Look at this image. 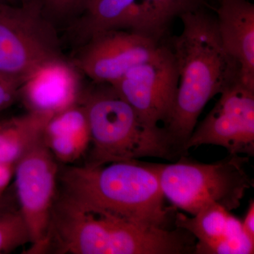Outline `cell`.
Here are the masks:
<instances>
[{
  "instance_id": "cell-1",
  "label": "cell",
  "mask_w": 254,
  "mask_h": 254,
  "mask_svg": "<svg viewBox=\"0 0 254 254\" xmlns=\"http://www.w3.org/2000/svg\"><path fill=\"white\" fill-rule=\"evenodd\" d=\"M180 17L183 29L174 38L172 50L178 71V87L163 128L184 155V147L205 105L241 79L237 65L222 46L216 17L203 7Z\"/></svg>"
},
{
  "instance_id": "cell-2",
  "label": "cell",
  "mask_w": 254,
  "mask_h": 254,
  "mask_svg": "<svg viewBox=\"0 0 254 254\" xmlns=\"http://www.w3.org/2000/svg\"><path fill=\"white\" fill-rule=\"evenodd\" d=\"M65 191L130 221L165 228V207L158 176L148 163L113 162L71 167L61 177Z\"/></svg>"
},
{
  "instance_id": "cell-3",
  "label": "cell",
  "mask_w": 254,
  "mask_h": 254,
  "mask_svg": "<svg viewBox=\"0 0 254 254\" xmlns=\"http://www.w3.org/2000/svg\"><path fill=\"white\" fill-rule=\"evenodd\" d=\"M99 84L82 98L91 133L92 161L88 165L148 157L173 160L181 155L163 127L150 126L111 85Z\"/></svg>"
},
{
  "instance_id": "cell-4",
  "label": "cell",
  "mask_w": 254,
  "mask_h": 254,
  "mask_svg": "<svg viewBox=\"0 0 254 254\" xmlns=\"http://www.w3.org/2000/svg\"><path fill=\"white\" fill-rule=\"evenodd\" d=\"M149 235L145 227L105 211L65 191L55 200L49 247L70 254H141Z\"/></svg>"
},
{
  "instance_id": "cell-5",
  "label": "cell",
  "mask_w": 254,
  "mask_h": 254,
  "mask_svg": "<svg viewBox=\"0 0 254 254\" xmlns=\"http://www.w3.org/2000/svg\"><path fill=\"white\" fill-rule=\"evenodd\" d=\"M250 157L227 155L215 163H198L182 156L176 163H148L158 176L165 198L195 215L209 205L229 211L238 208L254 185L246 171Z\"/></svg>"
},
{
  "instance_id": "cell-6",
  "label": "cell",
  "mask_w": 254,
  "mask_h": 254,
  "mask_svg": "<svg viewBox=\"0 0 254 254\" xmlns=\"http://www.w3.org/2000/svg\"><path fill=\"white\" fill-rule=\"evenodd\" d=\"M61 58L53 23L34 2L0 0V73L24 81L41 65Z\"/></svg>"
},
{
  "instance_id": "cell-7",
  "label": "cell",
  "mask_w": 254,
  "mask_h": 254,
  "mask_svg": "<svg viewBox=\"0 0 254 254\" xmlns=\"http://www.w3.org/2000/svg\"><path fill=\"white\" fill-rule=\"evenodd\" d=\"M58 173V161L43 141L15 165L13 179L18 210L31 239L30 253H43L49 248Z\"/></svg>"
},
{
  "instance_id": "cell-8",
  "label": "cell",
  "mask_w": 254,
  "mask_h": 254,
  "mask_svg": "<svg viewBox=\"0 0 254 254\" xmlns=\"http://www.w3.org/2000/svg\"><path fill=\"white\" fill-rule=\"evenodd\" d=\"M201 145L221 146L230 155L254 156V88L238 80L221 92L213 109L192 132L184 151Z\"/></svg>"
},
{
  "instance_id": "cell-9",
  "label": "cell",
  "mask_w": 254,
  "mask_h": 254,
  "mask_svg": "<svg viewBox=\"0 0 254 254\" xmlns=\"http://www.w3.org/2000/svg\"><path fill=\"white\" fill-rule=\"evenodd\" d=\"M178 81L173 51L162 46L154 58L131 68L111 86L143 122L158 127L170 116Z\"/></svg>"
},
{
  "instance_id": "cell-10",
  "label": "cell",
  "mask_w": 254,
  "mask_h": 254,
  "mask_svg": "<svg viewBox=\"0 0 254 254\" xmlns=\"http://www.w3.org/2000/svg\"><path fill=\"white\" fill-rule=\"evenodd\" d=\"M159 38L123 30L100 33L88 40L73 64L95 83L113 84L136 65L158 54Z\"/></svg>"
},
{
  "instance_id": "cell-11",
  "label": "cell",
  "mask_w": 254,
  "mask_h": 254,
  "mask_svg": "<svg viewBox=\"0 0 254 254\" xmlns=\"http://www.w3.org/2000/svg\"><path fill=\"white\" fill-rule=\"evenodd\" d=\"M78 70L63 58L41 65L24 80L18 98L28 112L53 116L81 99Z\"/></svg>"
},
{
  "instance_id": "cell-12",
  "label": "cell",
  "mask_w": 254,
  "mask_h": 254,
  "mask_svg": "<svg viewBox=\"0 0 254 254\" xmlns=\"http://www.w3.org/2000/svg\"><path fill=\"white\" fill-rule=\"evenodd\" d=\"M175 225L198 240L193 253L254 254V240L246 233L242 220L220 205H209L190 218L178 213Z\"/></svg>"
},
{
  "instance_id": "cell-13",
  "label": "cell",
  "mask_w": 254,
  "mask_h": 254,
  "mask_svg": "<svg viewBox=\"0 0 254 254\" xmlns=\"http://www.w3.org/2000/svg\"><path fill=\"white\" fill-rule=\"evenodd\" d=\"M82 14L88 40L112 30H128L160 39L165 31L148 0H88Z\"/></svg>"
},
{
  "instance_id": "cell-14",
  "label": "cell",
  "mask_w": 254,
  "mask_h": 254,
  "mask_svg": "<svg viewBox=\"0 0 254 254\" xmlns=\"http://www.w3.org/2000/svg\"><path fill=\"white\" fill-rule=\"evenodd\" d=\"M217 26L222 46L237 65L241 81L254 88V5L248 0H220Z\"/></svg>"
},
{
  "instance_id": "cell-15",
  "label": "cell",
  "mask_w": 254,
  "mask_h": 254,
  "mask_svg": "<svg viewBox=\"0 0 254 254\" xmlns=\"http://www.w3.org/2000/svg\"><path fill=\"white\" fill-rule=\"evenodd\" d=\"M43 142L60 163H73L81 158L91 145L83 105L78 103L53 115L45 127Z\"/></svg>"
},
{
  "instance_id": "cell-16",
  "label": "cell",
  "mask_w": 254,
  "mask_h": 254,
  "mask_svg": "<svg viewBox=\"0 0 254 254\" xmlns=\"http://www.w3.org/2000/svg\"><path fill=\"white\" fill-rule=\"evenodd\" d=\"M53 116L28 112L0 120V163H16L43 141L48 120Z\"/></svg>"
},
{
  "instance_id": "cell-17",
  "label": "cell",
  "mask_w": 254,
  "mask_h": 254,
  "mask_svg": "<svg viewBox=\"0 0 254 254\" xmlns=\"http://www.w3.org/2000/svg\"><path fill=\"white\" fill-rule=\"evenodd\" d=\"M30 242L28 227L19 210L0 213V254L11 252Z\"/></svg>"
},
{
  "instance_id": "cell-18",
  "label": "cell",
  "mask_w": 254,
  "mask_h": 254,
  "mask_svg": "<svg viewBox=\"0 0 254 254\" xmlns=\"http://www.w3.org/2000/svg\"><path fill=\"white\" fill-rule=\"evenodd\" d=\"M88 0H28L33 1L41 9L42 14L53 21L68 19L84 11Z\"/></svg>"
},
{
  "instance_id": "cell-19",
  "label": "cell",
  "mask_w": 254,
  "mask_h": 254,
  "mask_svg": "<svg viewBox=\"0 0 254 254\" xmlns=\"http://www.w3.org/2000/svg\"><path fill=\"white\" fill-rule=\"evenodd\" d=\"M154 8L160 22L166 29L169 22L175 16L196 10L190 0H148Z\"/></svg>"
},
{
  "instance_id": "cell-20",
  "label": "cell",
  "mask_w": 254,
  "mask_h": 254,
  "mask_svg": "<svg viewBox=\"0 0 254 254\" xmlns=\"http://www.w3.org/2000/svg\"><path fill=\"white\" fill-rule=\"evenodd\" d=\"M23 80L0 73V113L18 99Z\"/></svg>"
},
{
  "instance_id": "cell-21",
  "label": "cell",
  "mask_w": 254,
  "mask_h": 254,
  "mask_svg": "<svg viewBox=\"0 0 254 254\" xmlns=\"http://www.w3.org/2000/svg\"><path fill=\"white\" fill-rule=\"evenodd\" d=\"M15 165L0 163V198L14 178Z\"/></svg>"
},
{
  "instance_id": "cell-22",
  "label": "cell",
  "mask_w": 254,
  "mask_h": 254,
  "mask_svg": "<svg viewBox=\"0 0 254 254\" xmlns=\"http://www.w3.org/2000/svg\"><path fill=\"white\" fill-rule=\"evenodd\" d=\"M242 222V226L246 233L251 239L254 240V200H251L245 218Z\"/></svg>"
},
{
  "instance_id": "cell-23",
  "label": "cell",
  "mask_w": 254,
  "mask_h": 254,
  "mask_svg": "<svg viewBox=\"0 0 254 254\" xmlns=\"http://www.w3.org/2000/svg\"><path fill=\"white\" fill-rule=\"evenodd\" d=\"M190 1L194 6L195 9H196L203 7V4L205 2V0H190Z\"/></svg>"
},
{
  "instance_id": "cell-24",
  "label": "cell",
  "mask_w": 254,
  "mask_h": 254,
  "mask_svg": "<svg viewBox=\"0 0 254 254\" xmlns=\"http://www.w3.org/2000/svg\"><path fill=\"white\" fill-rule=\"evenodd\" d=\"M4 1H7V2L11 3V4H15L16 1H18L20 4H23V3L28 2V0H4Z\"/></svg>"
}]
</instances>
